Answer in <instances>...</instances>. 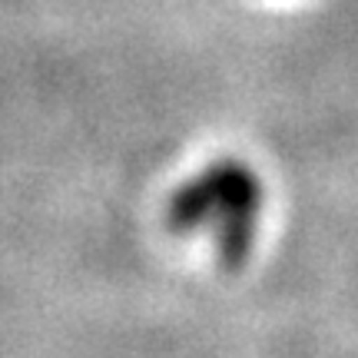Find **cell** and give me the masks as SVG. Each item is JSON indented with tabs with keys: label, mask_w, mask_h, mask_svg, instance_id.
I'll list each match as a JSON object with an SVG mask.
<instances>
[{
	"label": "cell",
	"mask_w": 358,
	"mask_h": 358,
	"mask_svg": "<svg viewBox=\"0 0 358 358\" xmlns=\"http://www.w3.org/2000/svg\"><path fill=\"white\" fill-rule=\"evenodd\" d=\"M259 213V182L245 166L222 163L209 169L196 186L176 199V219L179 226L192 229L203 219H222L219 226V249L226 266H239L245 249L252 243V226Z\"/></svg>",
	"instance_id": "1"
}]
</instances>
